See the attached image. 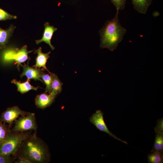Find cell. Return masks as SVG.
<instances>
[{
  "label": "cell",
  "instance_id": "cell-14",
  "mask_svg": "<svg viewBox=\"0 0 163 163\" xmlns=\"http://www.w3.org/2000/svg\"><path fill=\"white\" fill-rule=\"evenodd\" d=\"M30 81V79L27 78L26 81L21 83L14 79L11 81V83L15 84L17 87L18 91L23 94L30 90H37L38 89V88L35 87L30 85L29 83Z\"/></svg>",
  "mask_w": 163,
  "mask_h": 163
},
{
  "label": "cell",
  "instance_id": "cell-23",
  "mask_svg": "<svg viewBox=\"0 0 163 163\" xmlns=\"http://www.w3.org/2000/svg\"><path fill=\"white\" fill-rule=\"evenodd\" d=\"M156 133H163V119L161 118L158 119L156 125L154 128Z\"/></svg>",
  "mask_w": 163,
  "mask_h": 163
},
{
  "label": "cell",
  "instance_id": "cell-21",
  "mask_svg": "<svg viewBox=\"0 0 163 163\" xmlns=\"http://www.w3.org/2000/svg\"><path fill=\"white\" fill-rule=\"evenodd\" d=\"M17 157L11 155H0V163H11L14 162Z\"/></svg>",
  "mask_w": 163,
  "mask_h": 163
},
{
  "label": "cell",
  "instance_id": "cell-22",
  "mask_svg": "<svg viewBox=\"0 0 163 163\" xmlns=\"http://www.w3.org/2000/svg\"><path fill=\"white\" fill-rule=\"evenodd\" d=\"M111 2L115 7L117 12L120 10H123L125 8L126 0H111Z\"/></svg>",
  "mask_w": 163,
  "mask_h": 163
},
{
  "label": "cell",
  "instance_id": "cell-19",
  "mask_svg": "<svg viewBox=\"0 0 163 163\" xmlns=\"http://www.w3.org/2000/svg\"><path fill=\"white\" fill-rule=\"evenodd\" d=\"M40 76L46 85L45 89L46 92L50 94L51 90L52 80L51 73L49 75L41 71L40 73Z\"/></svg>",
  "mask_w": 163,
  "mask_h": 163
},
{
  "label": "cell",
  "instance_id": "cell-4",
  "mask_svg": "<svg viewBox=\"0 0 163 163\" xmlns=\"http://www.w3.org/2000/svg\"><path fill=\"white\" fill-rule=\"evenodd\" d=\"M33 51H28L27 45L23 46L21 49L10 48L5 50L2 53V59L5 63H8L14 62L16 64V67L19 70L21 63L27 60L29 61L30 57L28 54Z\"/></svg>",
  "mask_w": 163,
  "mask_h": 163
},
{
  "label": "cell",
  "instance_id": "cell-12",
  "mask_svg": "<svg viewBox=\"0 0 163 163\" xmlns=\"http://www.w3.org/2000/svg\"><path fill=\"white\" fill-rule=\"evenodd\" d=\"M16 27L11 25L7 29H3L0 27V48H5L9 40L12 36Z\"/></svg>",
  "mask_w": 163,
  "mask_h": 163
},
{
  "label": "cell",
  "instance_id": "cell-2",
  "mask_svg": "<svg viewBox=\"0 0 163 163\" xmlns=\"http://www.w3.org/2000/svg\"><path fill=\"white\" fill-rule=\"evenodd\" d=\"M118 15L119 12H116L114 17L107 21L99 30L101 48L113 51L123 39L127 30L121 25Z\"/></svg>",
  "mask_w": 163,
  "mask_h": 163
},
{
  "label": "cell",
  "instance_id": "cell-10",
  "mask_svg": "<svg viewBox=\"0 0 163 163\" xmlns=\"http://www.w3.org/2000/svg\"><path fill=\"white\" fill-rule=\"evenodd\" d=\"M55 97L50 94L45 93L37 95L35 99V103L37 106L41 109L45 108L50 106L53 102Z\"/></svg>",
  "mask_w": 163,
  "mask_h": 163
},
{
  "label": "cell",
  "instance_id": "cell-6",
  "mask_svg": "<svg viewBox=\"0 0 163 163\" xmlns=\"http://www.w3.org/2000/svg\"><path fill=\"white\" fill-rule=\"evenodd\" d=\"M89 120L100 131L105 132L116 139L128 144L127 142L118 138L110 131L104 122V113L101 110H97L90 117Z\"/></svg>",
  "mask_w": 163,
  "mask_h": 163
},
{
  "label": "cell",
  "instance_id": "cell-13",
  "mask_svg": "<svg viewBox=\"0 0 163 163\" xmlns=\"http://www.w3.org/2000/svg\"><path fill=\"white\" fill-rule=\"evenodd\" d=\"M153 0H132L134 9L139 13L145 14Z\"/></svg>",
  "mask_w": 163,
  "mask_h": 163
},
{
  "label": "cell",
  "instance_id": "cell-8",
  "mask_svg": "<svg viewBox=\"0 0 163 163\" xmlns=\"http://www.w3.org/2000/svg\"><path fill=\"white\" fill-rule=\"evenodd\" d=\"M44 27V30L42 38L36 40V43L38 44L44 42L50 46L52 50H53L55 48L51 44V40L54 33L57 30V28L53 26L50 25L48 22L45 23Z\"/></svg>",
  "mask_w": 163,
  "mask_h": 163
},
{
  "label": "cell",
  "instance_id": "cell-11",
  "mask_svg": "<svg viewBox=\"0 0 163 163\" xmlns=\"http://www.w3.org/2000/svg\"><path fill=\"white\" fill-rule=\"evenodd\" d=\"M51 52L46 53H43L42 51L41 47H40L37 50H35L34 53L37 54V56L36 58V64L33 66V67L37 68L42 67L50 74L51 73L48 70L46 67V64L48 59L50 57L49 54Z\"/></svg>",
  "mask_w": 163,
  "mask_h": 163
},
{
  "label": "cell",
  "instance_id": "cell-17",
  "mask_svg": "<svg viewBox=\"0 0 163 163\" xmlns=\"http://www.w3.org/2000/svg\"><path fill=\"white\" fill-rule=\"evenodd\" d=\"M11 127L8 125L0 121V143L5 140L11 132Z\"/></svg>",
  "mask_w": 163,
  "mask_h": 163
},
{
  "label": "cell",
  "instance_id": "cell-3",
  "mask_svg": "<svg viewBox=\"0 0 163 163\" xmlns=\"http://www.w3.org/2000/svg\"><path fill=\"white\" fill-rule=\"evenodd\" d=\"M30 134V132L11 131L6 139L0 143V155H8L16 156L22 142Z\"/></svg>",
  "mask_w": 163,
  "mask_h": 163
},
{
  "label": "cell",
  "instance_id": "cell-7",
  "mask_svg": "<svg viewBox=\"0 0 163 163\" xmlns=\"http://www.w3.org/2000/svg\"><path fill=\"white\" fill-rule=\"evenodd\" d=\"M27 113L21 110L17 106L9 107L2 113L0 121L8 123L11 127L14 122L19 118V116H25Z\"/></svg>",
  "mask_w": 163,
  "mask_h": 163
},
{
  "label": "cell",
  "instance_id": "cell-15",
  "mask_svg": "<svg viewBox=\"0 0 163 163\" xmlns=\"http://www.w3.org/2000/svg\"><path fill=\"white\" fill-rule=\"evenodd\" d=\"M51 75L52 80L51 91L49 94L55 97L62 90L63 83L55 74L51 73Z\"/></svg>",
  "mask_w": 163,
  "mask_h": 163
},
{
  "label": "cell",
  "instance_id": "cell-20",
  "mask_svg": "<svg viewBox=\"0 0 163 163\" xmlns=\"http://www.w3.org/2000/svg\"><path fill=\"white\" fill-rule=\"evenodd\" d=\"M17 18L16 16L11 15L0 8V21L16 19Z\"/></svg>",
  "mask_w": 163,
  "mask_h": 163
},
{
  "label": "cell",
  "instance_id": "cell-24",
  "mask_svg": "<svg viewBox=\"0 0 163 163\" xmlns=\"http://www.w3.org/2000/svg\"><path fill=\"white\" fill-rule=\"evenodd\" d=\"M16 163H32L27 159L22 156H18L17 157L15 161Z\"/></svg>",
  "mask_w": 163,
  "mask_h": 163
},
{
  "label": "cell",
  "instance_id": "cell-16",
  "mask_svg": "<svg viewBox=\"0 0 163 163\" xmlns=\"http://www.w3.org/2000/svg\"><path fill=\"white\" fill-rule=\"evenodd\" d=\"M154 151L163 154V133H156L154 142L151 152Z\"/></svg>",
  "mask_w": 163,
  "mask_h": 163
},
{
  "label": "cell",
  "instance_id": "cell-5",
  "mask_svg": "<svg viewBox=\"0 0 163 163\" xmlns=\"http://www.w3.org/2000/svg\"><path fill=\"white\" fill-rule=\"evenodd\" d=\"M14 125L11 131L13 132H24L34 130L37 128L35 114L28 112L25 116H21L14 121Z\"/></svg>",
  "mask_w": 163,
  "mask_h": 163
},
{
  "label": "cell",
  "instance_id": "cell-1",
  "mask_svg": "<svg viewBox=\"0 0 163 163\" xmlns=\"http://www.w3.org/2000/svg\"><path fill=\"white\" fill-rule=\"evenodd\" d=\"M16 156L24 157L32 163L47 162L49 161L50 157L46 145L37 136L35 132L23 141Z\"/></svg>",
  "mask_w": 163,
  "mask_h": 163
},
{
  "label": "cell",
  "instance_id": "cell-18",
  "mask_svg": "<svg viewBox=\"0 0 163 163\" xmlns=\"http://www.w3.org/2000/svg\"><path fill=\"white\" fill-rule=\"evenodd\" d=\"M147 159L149 163H162L163 155L157 151H154L149 154Z\"/></svg>",
  "mask_w": 163,
  "mask_h": 163
},
{
  "label": "cell",
  "instance_id": "cell-9",
  "mask_svg": "<svg viewBox=\"0 0 163 163\" xmlns=\"http://www.w3.org/2000/svg\"><path fill=\"white\" fill-rule=\"evenodd\" d=\"M21 66L23 68V72L21 75V78L24 76L30 79L35 80H39L43 82V80L40 76V73L42 71L45 70L43 69L37 68L30 67L27 63V64H24Z\"/></svg>",
  "mask_w": 163,
  "mask_h": 163
}]
</instances>
